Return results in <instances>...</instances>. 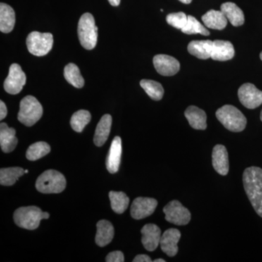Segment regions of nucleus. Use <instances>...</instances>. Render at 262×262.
<instances>
[{
  "label": "nucleus",
  "instance_id": "f257e3e1",
  "mask_svg": "<svg viewBox=\"0 0 262 262\" xmlns=\"http://www.w3.org/2000/svg\"><path fill=\"white\" fill-rule=\"evenodd\" d=\"M243 182L253 209L262 218V169L256 166L246 168L243 175Z\"/></svg>",
  "mask_w": 262,
  "mask_h": 262
},
{
  "label": "nucleus",
  "instance_id": "f03ea898",
  "mask_svg": "<svg viewBox=\"0 0 262 262\" xmlns=\"http://www.w3.org/2000/svg\"><path fill=\"white\" fill-rule=\"evenodd\" d=\"M48 212H43L37 206L20 207L14 212L15 223L20 228L34 230L39 227L40 221L48 220Z\"/></svg>",
  "mask_w": 262,
  "mask_h": 262
},
{
  "label": "nucleus",
  "instance_id": "7ed1b4c3",
  "mask_svg": "<svg viewBox=\"0 0 262 262\" xmlns=\"http://www.w3.org/2000/svg\"><path fill=\"white\" fill-rule=\"evenodd\" d=\"M219 121L232 132H241L246 128L247 120L238 108L232 105H225L215 113Z\"/></svg>",
  "mask_w": 262,
  "mask_h": 262
},
{
  "label": "nucleus",
  "instance_id": "20e7f679",
  "mask_svg": "<svg viewBox=\"0 0 262 262\" xmlns=\"http://www.w3.org/2000/svg\"><path fill=\"white\" fill-rule=\"evenodd\" d=\"M67 181L64 176L55 170H48L38 177L36 188L44 194H58L64 190Z\"/></svg>",
  "mask_w": 262,
  "mask_h": 262
},
{
  "label": "nucleus",
  "instance_id": "39448f33",
  "mask_svg": "<svg viewBox=\"0 0 262 262\" xmlns=\"http://www.w3.org/2000/svg\"><path fill=\"white\" fill-rule=\"evenodd\" d=\"M42 114V105L34 96H26L20 101L18 119L26 126L34 125L40 120Z\"/></svg>",
  "mask_w": 262,
  "mask_h": 262
},
{
  "label": "nucleus",
  "instance_id": "423d86ee",
  "mask_svg": "<svg viewBox=\"0 0 262 262\" xmlns=\"http://www.w3.org/2000/svg\"><path fill=\"white\" fill-rule=\"evenodd\" d=\"M78 37L82 47L86 50H93L97 44L98 27L94 16L89 13L81 16L78 23Z\"/></svg>",
  "mask_w": 262,
  "mask_h": 262
},
{
  "label": "nucleus",
  "instance_id": "0eeeda50",
  "mask_svg": "<svg viewBox=\"0 0 262 262\" xmlns=\"http://www.w3.org/2000/svg\"><path fill=\"white\" fill-rule=\"evenodd\" d=\"M53 37L51 33L32 32L27 38V46L31 54L44 56L51 51Z\"/></svg>",
  "mask_w": 262,
  "mask_h": 262
},
{
  "label": "nucleus",
  "instance_id": "6e6552de",
  "mask_svg": "<svg viewBox=\"0 0 262 262\" xmlns=\"http://www.w3.org/2000/svg\"><path fill=\"white\" fill-rule=\"evenodd\" d=\"M165 220L175 225H187L191 220V213L178 201H172L163 208Z\"/></svg>",
  "mask_w": 262,
  "mask_h": 262
},
{
  "label": "nucleus",
  "instance_id": "1a4fd4ad",
  "mask_svg": "<svg viewBox=\"0 0 262 262\" xmlns=\"http://www.w3.org/2000/svg\"><path fill=\"white\" fill-rule=\"evenodd\" d=\"M26 82L27 76L22 70L20 66L17 63H13L10 66L9 74L5 80V91L10 94H18L23 89Z\"/></svg>",
  "mask_w": 262,
  "mask_h": 262
},
{
  "label": "nucleus",
  "instance_id": "9d476101",
  "mask_svg": "<svg viewBox=\"0 0 262 262\" xmlns=\"http://www.w3.org/2000/svg\"><path fill=\"white\" fill-rule=\"evenodd\" d=\"M239 101L245 107L253 110L262 104V91L254 84L245 83L238 90Z\"/></svg>",
  "mask_w": 262,
  "mask_h": 262
},
{
  "label": "nucleus",
  "instance_id": "9b49d317",
  "mask_svg": "<svg viewBox=\"0 0 262 262\" xmlns=\"http://www.w3.org/2000/svg\"><path fill=\"white\" fill-rule=\"evenodd\" d=\"M158 204V201L154 198L143 196L136 198L131 205V216L136 220L145 219L154 213Z\"/></svg>",
  "mask_w": 262,
  "mask_h": 262
},
{
  "label": "nucleus",
  "instance_id": "f8f14e48",
  "mask_svg": "<svg viewBox=\"0 0 262 262\" xmlns=\"http://www.w3.org/2000/svg\"><path fill=\"white\" fill-rule=\"evenodd\" d=\"M155 70L163 76H173L178 73L180 63L178 60L168 55H157L153 58Z\"/></svg>",
  "mask_w": 262,
  "mask_h": 262
},
{
  "label": "nucleus",
  "instance_id": "ddd939ff",
  "mask_svg": "<svg viewBox=\"0 0 262 262\" xmlns=\"http://www.w3.org/2000/svg\"><path fill=\"white\" fill-rule=\"evenodd\" d=\"M180 238L181 232L179 229H167L160 239V244L162 251L170 257L175 256L179 251L178 243Z\"/></svg>",
  "mask_w": 262,
  "mask_h": 262
},
{
  "label": "nucleus",
  "instance_id": "4468645a",
  "mask_svg": "<svg viewBox=\"0 0 262 262\" xmlns=\"http://www.w3.org/2000/svg\"><path fill=\"white\" fill-rule=\"evenodd\" d=\"M141 243L146 251H154L158 247L161 239V230L154 224H148L141 229Z\"/></svg>",
  "mask_w": 262,
  "mask_h": 262
},
{
  "label": "nucleus",
  "instance_id": "2eb2a0df",
  "mask_svg": "<svg viewBox=\"0 0 262 262\" xmlns=\"http://www.w3.org/2000/svg\"><path fill=\"white\" fill-rule=\"evenodd\" d=\"M212 164L217 173L222 176L227 175L229 169V156L225 146L217 144L213 147Z\"/></svg>",
  "mask_w": 262,
  "mask_h": 262
},
{
  "label": "nucleus",
  "instance_id": "dca6fc26",
  "mask_svg": "<svg viewBox=\"0 0 262 262\" xmlns=\"http://www.w3.org/2000/svg\"><path fill=\"white\" fill-rule=\"evenodd\" d=\"M122 155V140L116 136L114 139L106 158V168L110 173H115L120 168Z\"/></svg>",
  "mask_w": 262,
  "mask_h": 262
},
{
  "label": "nucleus",
  "instance_id": "f3484780",
  "mask_svg": "<svg viewBox=\"0 0 262 262\" xmlns=\"http://www.w3.org/2000/svg\"><path fill=\"white\" fill-rule=\"evenodd\" d=\"M234 56L233 45L229 41L215 40L213 42L211 58L215 61H226L232 59Z\"/></svg>",
  "mask_w": 262,
  "mask_h": 262
},
{
  "label": "nucleus",
  "instance_id": "a211bd4d",
  "mask_svg": "<svg viewBox=\"0 0 262 262\" xmlns=\"http://www.w3.org/2000/svg\"><path fill=\"white\" fill-rule=\"evenodd\" d=\"M15 130L9 127L5 122L0 125V145L5 153L13 151L18 144V139L15 137Z\"/></svg>",
  "mask_w": 262,
  "mask_h": 262
},
{
  "label": "nucleus",
  "instance_id": "6ab92c4d",
  "mask_svg": "<svg viewBox=\"0 0 262 262\" xmlns=\"http://www.w3.org/2000/svg\"><path fill=\"white\" fill-rule=\"evenodd\" d=\"M190 126L196 130H206L207 127L206 114L195 106H189L184 113Z\"/></svg>",
  "mask_w": 262,
  "mask_h": 262
},
{
  "label": "nucleus",
  "instance_id": "aec40b11",
  "mask_svg": "<svg viewBox=\"0 0 262 262\" xmlns=\"http://www.w3.org/2000/svg\"><path fill=\"white\" fill-rule=\"evenodd\" d=\"M188 51L192 56L200 59H208L211 58L213 51V41L194 40L188 45Z\"/></svg>",
  "mask_w": 262,
  "mask_h": 262
},
{
  "label": "nucleus",
  "instance_id": "412c9836",
  "mask_svg": "<svg viewBox=\"0 0 262 262\" xmlns=\"http://www.w3.org/2000/svg\"><path fill=\"white\" fill-rule=\"evenodd\" d=\"M113 117L110 115H104L101 117L96 127L94 138L95 145L102 146L107 141L111 130Z\"/></svg>",
  "mask_w": 262,
  "mask_h": 262
},
{
  "label": "nucleus",
  "instance_id": "4be33fe9",
  "mask_svg": "<svg viewBox=\"0 0 262 262\" xmlns=\"http://www.w3.org/2000/svg\"><path fill=\"white\" fill-rule=\"evenodd\" d=\"M115 234V229L111 222L101 220L97 223L96 243L100 247H104L112 242Z\"/></svg>",
  "mask_w": 262,
  "mask_h": 262
},
{
  "label": "nucleus",
  "instance_id": "5701e85b",
  "mask_svg": "<svg viewBox=\"0 0 262 262\" xmlns=\"http://www.w3.org/2000/svg\"><path fill=\"white\" fill-rule=\"evenodd\" d=\"M221 11L234 27L242 26L245 22L243 10L233 3H225L221 5Z\"/></svg>",
  "mask_w": 262,
  "mask_h": 262
},
{
  "label": "nucleus",
  "instance_id": "b1692460",
  "mask_svg": "<svg viewBox=\"0 0 262 262\" xmlns=\"http://www.w3.org/2000/svg\"><path fill=\"white\" fill-rule=\"evenodd\" d=\"M202 20L208 28L215 30H223L227 25V18L221 10H209L202 16Z\"/></svg>",
  "mask_w": 262,
  "mask_h": 262
},
{
  "label": "nucleus",
  "instance_id": "393cba45",
  "mask_svg": "<svg viewBox=\"0 0 262 262\" xmlns=\"http://www.w3.org/2000/svg\"><path fill=\"white\" fill-rule=\"evenodd\" d=\"M15 13L10 5L2 3L0 4V31L10 33L14 29Z\"/></svg>",
  "mask_w": 262,
  "mask_h": 262
},
{
  "label": "nucleus",
  "instance_id": "a878e982",
  "mask_svg": "<svg viewBox=\"0 0 262 262\" xmlns=\"http://www.w3.org/2000/svg\"><path fill=\"white\" fill-rule=\"evenodd\" d=\"M24 173H26L25 170L20 167L1 168L0 184L3 186L13 185Z\"/></svg>",
  "mask_w": 262,
  "mask_h": 262
},
{
  "label": "nucleus",
  "instance_id": "bb28decb",
  "mask_svg": "<svg viewBox=\"0 0 262 262\" xmlns=\"http://www.w3.org/2000/svg\"><path fill=\"white\" fill-rule=\"evenodd\" d=\"M111 202L112 209L118 214H122L126 211L130 200L125 193L111 191L108 194Z\"/></svg>",
  "mask_w": 262,
  "mask_h": 262
},
{
  "label": "nucleus",
  "instance_id": "cd10ccee",
  "mask_svg": "<svg viewBox=\"0 0 262 262\" xmlns=\"http://www.w3.org/2000/svg\"><path fill=\"white\" fill-rule=\"evenodd\" d=\"M66 80L77 89L83 87L84 80L81 75L80 69L75 63H69L66 66L63 72Z\"/></svg>",
  "mask_w": 262,
  "mask_h": 262
},
{
  "label": "nucleus",
  "instance_id": "c85d7f7f",
  "mask_svg": "<svg viewBox=\"0 0 262 262\" xmlns=\"http://www.w3.org/2000/svg\"><path fill=\"white\" fill-rule=\"evenodd\" d=\"M50 151H51V146L48 143L39 141L29 146L26 157L31 161H35L49 154Z\"/></svg>",
  "mask_w": 262,
  "mask_h": 262
},
{
  "label": "nucleus",
  "instance_id": "c756f323",
  "mask_svg": "<svg viewBox=\"0 0 262 262\" xmlns=\"http://www.w3.org/2000/svg\"><path fill=\"white\" fill-rule=\"evenodd\" d=\"M140 85L148 96L154 101H160L163 98L164 89L159 82L154 80H142L140 82Z\"/></svg>",
  "mask_w": 262,
  "mask_h": 262
},
{
  "label": "nucleus",
  "instance_id": "7c9ffc66",
  "mask_svg": "<svg viewBox=\"0 0 262 262\" xmlns=\"http://www.w3.org/2000/svg\"><path fill=\"white\" fill-rule=\"evenodd\" d=\"M91 120V115L87 110L76 112L71 118V126L77 133H81Z\"/></svg>",
  "mask_w": 262,
  "mask_h": 262
},
{
  "label": "nucleus",
  "instance_id": "2f4dec72",
  "mask_svg": "<svg viewBox=\"0 0 262 262\" xmlns=\"http://www.w3.org/2000/svg\"><path fill=\"white\" fill-rule=\"evenodd\" d=\"M182 31L186 34H201L204 36H208L210 34L208 29L202 25L192 15H188L187 25L182 29Z\"/></svg>",
  "mask_w": 262,
  "mask_h": 262
},
{
  "label": "nucleus",
  "instance_id": "473e14b6",
  "mask_svg": "<svg viewBox=\"0 0 262 262\" xmlns=\"http://www.w3.org/2000/svg\"><path fill=\"white\" fill-rule=\"evenodd\" d=\"M166 21L169 25L172 26L174 28L182 30L187 25L188 16L183 12L170 13L167 15Z\"/></svg>",
  "mask_w": 262,
  "mask_h": 262
},
{
  "label": "nucleus",
  "instance_id": "72a5a7b5",
  "mask_svg": "<svg viewBox=\"0 0 262 262\" xmlns=\"http://www.w3.org/2000/svg\"><path fill=\"white\" fill-rule=\"evenodd\" d=\"M124 261H125V258L121 251H113L108 253L106 257V261L107 262H123Z\"/></svg>",
  "mask_w": 262,
  "mask_h": 262
},
{
  "label": "nucleus",
  "instance_id": "f704fd0d",
  "mask_svg": "<svg viewBox=\"0 0 262 262\" xmlns=\"http://www.w3.org/2000/svg\"><path fill=\"white\" fill-rule=\"evenodd\" d=\"M134 262H151V258L149 256L145 254H140L136 256L134 259L133 260Z\"/></svg>",
  "mask_w": 262,
  "mask_h": 262
},
{
  "label": "nucleus",
  "instance_id": "c9c22d12",
  "mask_svg": "<svg viewBox=\"0 0 262 262\" xmlns=\"http://www.w3.org/2000/svg\"><path fill=\"white\" fill-rule=\"evenodd\" d=\"M8 115L6 105L3 101H0V120H3Z\"/></svg>",
  "mask_w": 262,
  "mask_h": 262
},
{
  "label": "nucleus",
  "instance_id": "e433bc0d",
  "mask_svg": "<svg viewBox=\"0 0 262 262\" xmlns=\"http://www.w3.org/2000/svg\"><path fill=\"white\" fill-rule=\"evenodd\" d=\"M108 1L113 6L117 7L120 4V0H108Z\"/></svg>",
  "mask_w": 262,
  "mask_h": 262
},
{
  "label": "nucleus",
  "instance_id": "4c0bfd02",
  "mask_svg": "<svg viewBox=\"0 0 262 262\" xmlns=\"http://www.w3.org/2000/svg\"><path fill=\"white\" fill-rule=\"evenodd\" d=\"M179 1L182 2V3H184V4H190L192 0H179Z\"/></svg>",
  "mask_w": 262,
  "mask_h": 262
},
{
  "label": "nucleus",
  "instance_id": "58836bf2",
  "mask_svg": "<svg viewBox=\"0 0 262 262\" xmlns=\"http://www.w3.org/2000/svg\"><path fill=\"white\" fill-rule=\"evenodd\" d=\"M154 262H165V260L163 258H158V259H155Z\"/></svg>",
  "mask_w": 262,
  "mask_h": 262
},
{
  "label": "nucleus",
  "instance_id": "ea45409f",
  "mask_svg": "<svg viewBox=\"0 0 262 262\" xmlns=\"http://www.w3.org/2000/svg\"><path fill=\"white\" fill-rule=\"evenodd\" d=\"M260 58H261V60L262 61V52L261 53H260Z\"/></svg>",
  "mask_w": 262,
  "mask_h": 262
},
{
  "label": "nucleus",
  "instance_id": "a19ab883",
  "mask_svg": "<svg viewBox=\"0 0 262 262\" xmlns=\"http://www.w3.org/2000/svg\"><path fill=\"white\" fill-rule=\"evenodd\" d=\"M260 118H261V122H262V110H261V115H260Z\"/></svg>",
  "mask_w": 262,
  "mask_h": 262
},
{
  "label": "nucleus",
  "instance_id": "79ce46f5",
  "mask_svg": "<svg viewBox=\"0 0 262 262\" xmlns=\"http://www.w3.org/2000/svg\"><path fill=\"white\" fill-rule=\"evenodd\" d=\"M25 173H29V170H25Z\"/></svg>",
  "mask_w": 262,
  "mask_h": 262
}]
</instances>
